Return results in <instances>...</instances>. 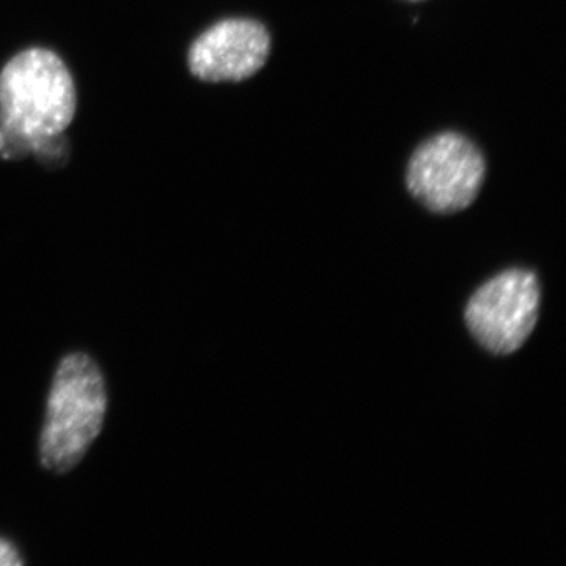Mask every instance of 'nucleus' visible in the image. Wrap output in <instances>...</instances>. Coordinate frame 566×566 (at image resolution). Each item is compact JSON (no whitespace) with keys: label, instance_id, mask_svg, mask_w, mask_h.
<instances>
[{"label":"nucleus","instance_id":"nucleus-4","mask_svg":"<svg viewBox=\"0 0 566 566\" xmlns=\"http://www.w3.org/2000/svg\"><path fill=\"white\" fill-rule=\"evenodd\" d=\"M538 279L526 270H510L486 282L469 301L465 323L490 353H516L534 333L539 315Z\"/></svg>","mask_w":566,"mask_h":566},{"label":"nucleus","instance_id":"nucleus-3","mask_svg":"<svg viewBox=\"0 0 566 566\" xmlns=\"http://www.w3.org/2000/svg\"><path fill=\"white\" fill-rule=\"evenodd\" d=\"M485 175V156L474 142L446 132L417 148L406 170V186L428 210L453 214L474 203Z\"/></svg>","mask_w":566,"mask_h":566},{"label":"nucleus","instance_id":"nucleus-7","mask_svg":"<svg viewBox=\"0 0 566 566\" xmlns=\"http://www.w3.org/2000/svg\"><path fill=\"white\" fill-rule=\"evenodd\" d=\"M24 565L20 551L10 542V539L0 536V566H21Z\"/></svg>","mask_w":566,"mask_h":566},{"label":"nucleus","instance_id":"nucleus-6","mask_svg":"<svg viewBox=\"0 0 566 566\" xmlns=\"http://www.w3.org/2000/svg\"><path fill=\"white\" fill-rule=\"evenodd\" d=\"M41 140L43 139H33L29 134L21 132L18 126L0 114V156L2 158L20 159L28 153H36Z\"/></svg>","mask_w":566,"mask_h":566},{"label":"nucleus","instance_id":"nucleus-5","mask_svg":"<svg viewBox=\"0 0 566 566\" xmlns=\"http://www.w3.org/2000/svg\"><path fill=\"white\" fill-rule=\"evenodd\" d=\"M266 25L249 18L216 22L193 41L189 70L207 82H240L259 73L270 57Z\"/></svg>","mask_w":566,"mask_h":566},{"label":"nucleus","instance_id":"nucleus-1","mask_svg":"<svg viewBox=\"0 0 566 566\" xmlns=\"http://www.w3.org/2000/svg\"><path fill=\"white\" fill-rule=\"evenodd\" d=\"M106 411V381L98 364L85 353L63 357L52 381L40 436L43 468L65 474L80 464L102 433Z\"/></svg>","mask_w":566,"mask_h":566},{"label":"nucleus","instance_id":"nucleus-2","mask_svg":"<svg viewBox=\"0 0 566 566\" xmlns=\"http://www.w3.org/2000/svg\"><path fill=\"white\" fill-rule=\"evenodd\" d=\"M76 107L73 76L55 52L31 48L0 71V114L33 139L62 136Z\"/></svg>","mask_w":566,"mask_h":566}]
</instances>
